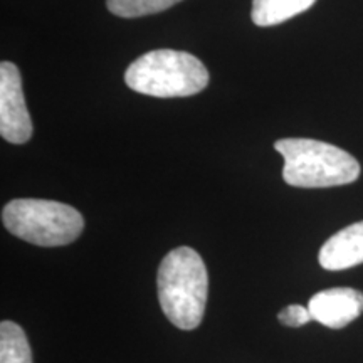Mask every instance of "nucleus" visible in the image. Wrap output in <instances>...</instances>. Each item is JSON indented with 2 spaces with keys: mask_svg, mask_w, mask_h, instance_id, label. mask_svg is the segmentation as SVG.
<instances>
[{
  "mask_svg": "<svg viewBox=\"0 0 363 363\" xmlns=\"http://www.w3.org/2000/svg\"><path fill=\"white\" fill-rule=\"evenodd\" d=\"M158 301L165 316L180 330L202 323L208 294V274L201 254L182 246L163 257L157 276Z\"/></svg>",
  "mask_w": 363,
  "mask_h": 363,
  "instance_id": "f257e3e1",
  "label": "nucleus"
},
{
  "mask_svg": "<svg viewBox=\"0 0 363 363\" xmlns=\"http://www.w3.org/2000/svg\"><path fill=\"white\" fill-rule=\"evenodd\" d=\"M284 158L283 179L299 189H326L348 185L360 177L355 157L335 145L311 138H283L274 143Z\"/></svg>",
  "mask_w": 363,
  "mask_h": 363,
  "instance_id": "f03ea898",
  "label": "nucleus"
},
{
  "mask_svg": "<svg viewBox=\"0 0 363 363\" xmlns=\"http://www.w3.org/2000/svg\"><path fill=\"white\" fill-rule=\"evenodd\" d=\"M125 83L147 96L185 98L206 89L208 71L194 54L157 49L131 62L125 72Z\"/></svg>",
  "mask_w": 363,
  "mask_h": 363,
  "instance_id": "7ed1b4c3",
  "label": "nucleus"
},
{
  "mask_svg": "<svg viewBox=\"0 0 363 363\" xmlns=\"http://www.w3.org/2000/svg\"><path fill=\"white\" fill-rule=\"evenodd\" d=\"M9 233L43 247L67 246L79 238L84 219L67 203L43 199H16L2 211Z\"/></svg>",
  "mask_w": 363,
  "mask_h": 363,
  "instance_id": "20e7f679",
  "label": "nucleus"
},
{
  "mask_svg": "<svg viewBox=\"0 0 363 363\" xmlns=\"http://www.w3.org/2000/svg\"><path fill=\"white\" fill-rule=\"evenodd\" d=\"M0 135L13 145H24L33 136V120L22 91L21 71L7 61L0 65Z\"/></svg>",
  "mask_w": 363,
  "mask_h": 363,
  "instance_id": "39448f33",
  "label": "nucleus"
},
{
  "mask_svg": "<svg viewBox=\"0 0 363 363\" xmlns=\"http://www.w3.org/2000/svg\"><path fill=\"white\" fill-rule=\"evenodd\" d=\"M313 320L340 330L363 313V293L353 288H330L316 293L308 303Z\"/></svg>",
  "mask_w": 363,
  "mask_h": 363,
  "instance_id": "423d86ee",
  "label": "nucleus"
},
{
  "mask_svg": "<svg viewBox=\"0 0 363 363\" xmlns=\"http://www.w3.org/2000/svg\"><path fill=\"white\" fill-rule=\"evenodd\" d=\"M318 261L328 271L350 269L363 264V220L331 235L321 246Z\"/></svg>",
  "mask_w": 363,
  "mask_h": 363,
  "instance_id": "0eeeda50",
  "label": "nucleus"
},
{
  "mask_svg": "<svg viewBox=\"0 0 363 363\" xmlns=\"http://www.w3.org/2000/svg\"><path fill=\"white\" fill-rule=\"evenodd\" d=\"M316 0H252L251 19L259 27H271L293 19L315 6Z\"/></svg>",
  "mask_w": 363,
  "mask_h": 363,
  "instance_id": "6e6552de",
  "label": "nucleus"
},
{
  "mask_svg": "<svg viewBox=\"0 0 363 363\" xmlns=\"http://www.w3.org/2000/svg\"><path fill=\"white\" fill-rule=\"evenodd\" d=\"M0 363H33L26 331L13 321H2L0 325Z\"/></svg>",
  "mask_w": 363,
  "mask_h": 363,
  "instance_id": "1a4fd4ad",
  "label": "nucleus"
},
{
  "mask_svg": "<svg viewBox=\"0 0 363 363\" xmlns=\"http://www.w3.org/2000/svg\"><path fill=\"white\" fill-rule=\"evenodd\" d=\"M179 2L182 0H106V7L118 17L135 19L163 12Z\"/></svg>",
  "mask_w": 363,
  "mask_h": 363,
  "instance_id": "9d476101",
  "label": "nucleus"
},
{
  "mask_svg": "<svg viewBox=\"0 0 363 363\" xmlns=\"http://www.w3.org/2000/svg\"><path fill=\"white\" fill-rule=\"evenodd\" d=\"M278 320L281 325L284 326H291V328H298V326H303L306 323H310L313 320L310 310L308 306H301V305H291L286 306L283 311L278 315Z\"/></svg>",
  "mask_w": 363,
  "mask_h": 363,
  "instance_id": "9b49d317",
  "label": "nucleus"
}]
</instances>
